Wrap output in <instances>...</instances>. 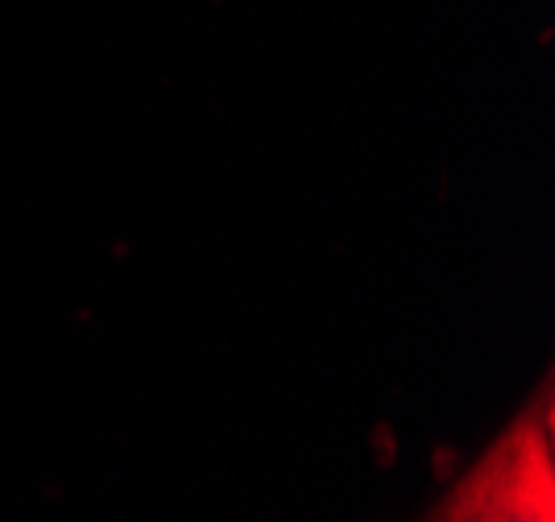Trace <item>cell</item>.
Here are the masks:
<instances>
[{
  "instance_id": "1",
  "label": "cell",
  "mask_w": 555,
  "mask_h": 522,
  "mask_svg": "<svg viewBox=\"0 0 555 522\" xmlns=\"http://www.w3.org/2000/svg\"><path fill=\"white\" fill-rule=\"evenodd\" d=\"M431 522H555V407L543 382Z\"/></svg>"
}]
</instances>
